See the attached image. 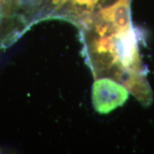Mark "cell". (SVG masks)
<instances>
[{"label":"cell","instance_id":"cell-5","mask_svg":"<svg viewBox=\"0 0 154 154\" xmlns=\"http://www.w3.org/2000/svg\"><path fill=\"white\" fill-rule=\"evenodd\" d=\"M98 1H99V0H98Z\"/></svg>","mask_w":154,"mask_h":154},{"label":"cell","instance_id":"cell-4","mask_svg":"<svg viewBox=\"0 0 154 154\" xmlns=\"http://www.w3.org/2000/svg\"><path fill=\"white\" fill-rule=\"evenodd\" d=\"M5 0H0V6H1L2 5H3L4 3H5Z\"/></svg>","mask_w":154,"mask_h":154},{"label":"cell","instance_id":"cell-2","mask_svg":"<svg viewBox=\"0 0 154 154\" xmlns=\"http://www.w3.org/2000/svg\"><path fill=\"white\" fill-rule=\"evenodd\" d=\"M129 94L124 85L111 79H96L92 86V103L96 112L107 114L124 105Z\"/></svg>","mask_w":154,"mask_h":154},{"label":"cell","instance_id":"cell-3","mask_svg":"<svg viewBox=\"0 0 154 154\" xmlns=\"http://www.w3.org/2000/svg\"><path fill=\"white\" fill-rule=\"evenodd\" d=\"M69 1H72L74 5L85 6L87 9H93L99 2L98 0H53V3L55 5H62Z\"/></svg>","mask_w":154,"mask_h":154},{"label":"cell","instance_id":"cell-1","mask_svg":"<svg viewBox=\"0 0 154 154\" xmlns=\"http://www.w3.org/2000/svg\"><path fill=\"white\" fill-rule=\"evenodd\" d=\"M133 26L119 27L98 17L89 34H84V52L95 79L120 83L143 106L153 102L147 66L140 54L142 36Z\"/></svg>","mask_w":154,"mask_h":154}]
</instances>
